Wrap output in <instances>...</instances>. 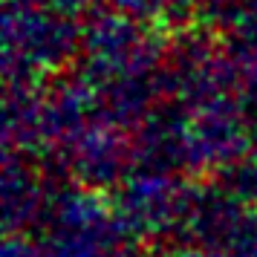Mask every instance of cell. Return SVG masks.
<instances>
[{"instance_id": "obj_1", "label": "cell", "mask_w": 257, "mask_h": 257, "mask_svg": "<svg viewBox=\"0 0 257 257\" xmlns=\"http://www.w3.org/2000/svg\"><path fill=\"white\" fill-rule=\"evenodd\" d=\"M197 191L179 174H165L142 168L127 174L116 185V199L110 202L118 222L133 237H168L174 231L185 234L188 217L194 208Z\"/></svg>"}, {"instance_id": "obj_2", "label": "cell", "mask_w": 257, "mask_h": 257, "mask_svg": "<svg viewBox=\"0 0 257 257\" xmlns=\"http://www.w3.org/2000/svg\"><path fill=\"white\" fill-rule=\"evenodd\" d=\"M174 257H234L231 251H222V248H211V245H188V248H182V251H176Z\"/></svg>"}, {"instance_id": "obj_3", "label": "cell", "mask_w": 257, "mask_h": 257, "mask_svg": "<svg viewBox=\"0 0 257 257\" xmlns=\"http://www.w3.org/2000/svg\"><path fill=\"white\" fill-rule=\"evenodd\" d=\"M254 153H257V133H254Z\"/></svg>"}]
</instances>
